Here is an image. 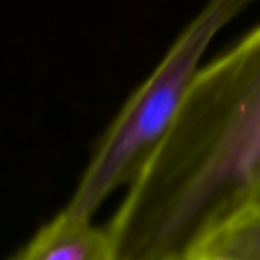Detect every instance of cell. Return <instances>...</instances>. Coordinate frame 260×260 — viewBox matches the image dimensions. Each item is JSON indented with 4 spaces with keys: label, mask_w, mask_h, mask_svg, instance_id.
<instances>
[{
    "label": "cell",
    "mask_w": 260,
    "mask_h": 260,
    "mask_svg": "<svg viewBox=\"0 0 260 260\" xmlns=\"http://www.w3.org/2000/svg\"><path fill=\"white\" fill-rule=\"evenodd\" d=\"M251 2L207 0L105 128L64 210L93 217L111 192L138 178L173 123L209 45Z\"/></svg>",
    "instance_id": "cell-2"
},
{
    "label": "cell",
    "mask_w": 260,
    "mask_h": 260,
    "mask_svg": "<svg viewBox=\"0 0 260 260\" xmlns=\"http://www.w3.org/2000/svg\"><path fill=\"white\" fill-rule=\"evenodd\" d=\"M260 192V23L200 66L166 136L107 221L114 260H187Z\"/></svg>",
    "instance_id": "cell-1"
},
{
    "label": "cell",
    "mask_w": 260,
    "mask_h": 260,
    "mask_svg": "<svg viewBox=\"0 0 260 260\" xmlns=\"http://www.w3.org/2000/svg\"><path fill=\"white\" fill-rule=\"evenodd\" d=\"M187 260H260V207L203 237Z\"/></svg>",
    "instance_id": "cell-4"
},
{
    "label": "cell",
    "mask_w": 260,
    "mask_h": 260,
    "mask_svg": "<svg viewBox=\"0 0 260 260\" xmlns=\"http://www.w3.org/2000/svg\"><path fill=\"white\" fill-rule=\"evenodd\" d=\"M15 260H114L111 235L93 217L59 210L22 248Z\"/></svg>",
    "instance_id": "cell-3"
},
{
    "label": "cell",
    "mask_w": 260,
    "mask_h": 260,
    "mask_svg": "<svg viewBox=\"0 0 260 260\" xmlns=\"http://www.w3.org/2000/svg\"><path fill=\"white\" fill-rule=\"evenodd\" d=\"M255 207H260V192H258V198H256L255 205H253V207H251V209H255Z\"/></svg>",
    "instance_id": "cell-5"
}]
</instances>
